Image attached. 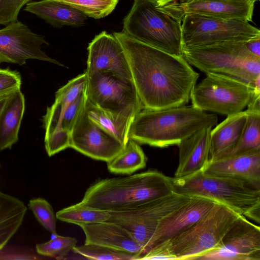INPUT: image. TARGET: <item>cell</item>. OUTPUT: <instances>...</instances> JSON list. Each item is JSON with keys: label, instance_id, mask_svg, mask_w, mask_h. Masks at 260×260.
Masks as SVG:
<instances>
[{"label": "cell", "instance_id": "obj_1", "mask_svg": "<svg viewBox=\"0 0 260 260\" xmlns=\"http://www.w3.org/2000/svg\"><path fill=\"white\" fill-rule=\"evenodd\" d=\"M113 34L124 50L144 108L160 110L188 103L200 74L183 56L150 46L123 31Z\"/></svg>", "mask_w": 260, "mask_h": 260}, {"label": "cell", "instance_id": "obj_2", "mask_svg": "<svg viewBox=\"0 0 260 260\" xmlns=\"http://www.w3.org/2000/svg\"><path fill=\"white\" fill-rule=\"evenodd\" d=\"M174 191L171 178L155 170L125 177L99 179L86 189L81 203L108 212L136 208Z\"/></svg>", "mask_w": 260, "mask_h": 260}, {"label": "cell", "instance_id": "obj_3", "mask_svg": "<svg viewBox=\"0 0 260 260\" xmlns=\"http://www.w3.org/2000/svg\"><path fill=\"white\" fill-rule=\"evenodd\" d=\"M218 117L192 105L164 110L142 108L131 124L129 138L159 148L178 145L198 130L217 125Z\"/></svg>", "mask_w": 260, "mask_h": 260}, {"label": "cell", "instance_id": "obj_4", "mask_svg": "<svg viewBox=\"0 0 260 260\" xmlns=\"http://www.w3.org/2000/svg\"><path fill=\"white\" fill-rule=\"evenodd\" d=\"M174 191L206 198L239 215L260 222V188L237 178L209 176L203 171L182 178H171Z\"/></svg>", "mask_w": 260, "mask_h": 260}, {"label": "cell", "instance_id": "obj_5", "mask_svg": "<svg viewBox=\"0 0 260 260\" xmlns=\"http://www.w3.org/2000/svg\"><path fill=\"white\" fill-rule=\"evenodd\" d=\"M240 215L216 203L187 230L148 253L143 259H197L215 249Z\"/></svg>", "mask_w": 260, "mask_h": 260}, {"label": "cell", "instance_id": "obj_6", "mask_svg": "<svg viewBox=\"0 0 260 260\" xmlns=\"http://www.w3.org/2000/svg\"><path fill=\"white\" fill-rule=\"evenodd\" d=\"M245 42L231 41L183 49V56L206 74L228 77L253 88L260 77V58L249 51Z\"/></svg>", "mask_w": 260, "mask_h": 260}, {"label": "cell", "instance_id": "obj_7", "mask_svg": "<svg viewBox=\"0 0 260 260\" xmlns=\"http://www.w3.org/2000/svg\"><path fill=\"white\" fill-rule=\"evenodd\" d=\"M122 31L150 46L183 56L181 22L149 0H134L123 19Z\"/></svg>", "mask_w": 260, "mask_h": 260}, {"label": "cell", "instance_id": "obj_8", "mask_svg": "<svg viewBox=\"0 0 260 260\" xmlns=\"http://www.w3.org/2000/svg\"><path fill=\"white\" fill-rule=\"evenodd\" d=\"M88 99L111 114L133 120L143 106L133 79L111 72H85Z\"/></svg>", "mask_w": 260, "mask_h": 260}, {"label": "cell", "instance_id": "obj_9", "mask_svg": "<svg viewBox=\"0 0 260 260\" xmlns=\"http://www.w3.org/2000/svg\"><path fill=\"white\" fill-rule=\"evenodd\" d=\"M183 49L226 42H247L260 37V30L249 22L225 19L193 13L181 19Z\"/></svg>", "mask_w": 260, "mask_h": 260}, {"label": "cell", "instance_id": "obj_10", "mask_svg": "<svg viewBox=\"0 0 260 260\" xmlns=\"http://www.w3.org/2000/svg\"><path fill=\"white\" fill-rule=\"evenodd\" d=\"M192 197L173 191L133 209L109 212L108 221L120 225L131 234L142 249L138 259H139L161 220L187 203Z\"/></svg>", "mask_w": 260, "mask_h": 260}, {"label": "cell", "instance_id": "obj_11", "mask_svg": "<svg viewBox=\"0 0 260 260\" xmlns=\"http://www.w3.org/2000/svg\"><path fill=\"white\" fill-rule=\"evenodd\" d=\"M206 75L192 90L190 100L193 106L227 116L242 111L247 107L252 87L224 76Z\"/></svg>", "mask_w": 260, "mask_h": 260}, {"label": "cell", "instance_id": "obj_12", "mask_svg": "<svg viewBox=\"0 0 260 260\" xmlns=\"http://www.w3.org/2000/svg\"><path fill=\"white\" fill-rule=\"evenodd\" d=\"M197 259L260 260V228L240 215L218 245Z\"/></svg>", "mask_w": 260, "mask_h": 260}, {"label": "cell", "instance_id": "obj_13", "mask_svg": "<svg viewBox=\"0 0 260 260\" xmlns=\"http://www.w3.org/2000/svg\"><path fill=\"white\" fill-rule=\"evenodd\" d=\"M48 45L43 36L33 32L28 27L16 20L0 29V63L23 65L27 59H35L62 66L41 49Z\"/></svg>", "mask_w": 260, "mask_h": 260}, {"label": "cell", "instance_id": "obj_14", "mask_svg": "<svg viewBox=\"0 0 260 260\" xmlns=\"http://www.w3.org/2000/svg\"><path fill=\"white\" fill-rule=\"evenodd\" d=\"M124 145L88 117L85 107L70 134V147L92 159L107 162Z\"/></svg>", "mask_w": 260, "mask_h": 260}, {"label": "cell", "instance_id": "obj_15", "mask_svg": "<svg viewBox=\"0 0 260 260\" xmlns=\"http://www.w3.org/2000/svg\"><path fill=\"white\" fill-rule=\"evenodd\" d=\"M254 3L249 1L179 0L157 7L181 22L187 13L250 22Z\"/></svg>", "mask_w": 260, "mask_h": 260}, {"label": "cell", "instance_id": "obj_16", "mask_svg": "<svg viewBox=\"0 0 260 260\" xmlns=\"http://www.w3.org/2000/svg\"><path fill=\"white\" fill-rule=\"evenodd\" d=\"M216 203L206 198L192 197L187 203L166 216L139 259H143L151 251L185 232L206 214Z\"/></svg>", "mask_w": 260, "mask_h": 260}, {"label": "cell", "instance_id": "obj_17", "mask_svg": "<svg viewBox=\"0 0 260 260\" xmlns=\"http://www.w3.org/2000/svg\"><path fill=\"white\" fill-rule=\"evenodd\" d=\"M87 50L86 72H111L132 79L124 50L113 34L102 31L89 43Z\"/></svg>", "mask_w": 260, "mask_h": 260}, {"label": "cell", "instance_id": "obj_18", "mask_svg": "<svg viewBox=\"0 0 260 260\" xmlns=\"http://www.w3.org/2000/svg\"><path fill=\"white\" fill-rule=\"evenodd\" d=\"M203 172L242 179L260 188V149L218 157L210 161Z\"/></svg>", "mask_w": 260, "mask_h": 260}, {"label": "cell", "instance_id": "obj_19", "mask_svg": "<svg viewBox=\"0 0 260 260\" xmlns=\"http://www.w3.org/2000/svg\"><path fill=\"white\" fill-rule=\"evenodd\" d=\"M212 128H202L177 145L179 161L174 178L185 177L203 171L209 162Z\"/></svg>", "mask_w": 260, "mask_h": 260}, {"label": "cell", "instance_id": "obj_20", "mask_svg": "<svg viewBox=\"0 0 260 260\" xmlns=\"http://www.w3.org/2000/svg\"><path fill=\"white\" fill-rule=\"evenodd\" d=\"M84 244L96 245L114 249L141 254L142 249L131 234L120 225L110 221L82 224Z\"/></svg>", "mask_w": 260, "mask_h": 260}, {"label": "cell", "instance_id": "obj_21", "mask_svg": "<svg viewBox=\"0 0 260 260\" xmlns=\"http://www.w3.org/2000/svg\"><path fill=\"white\" fill-rule=\"evenodd\" d=\"M247 118L246 111H242L228 116L212 129L209 161L218 158L235 146L241 136Z\"/></svg>", "mask_w": 260, "mask_h": 260}, {"label": "cell", "instance_id": "obj_22", "mask_svg": "<svg viewBox=\"0 0 260 260\" xmlns=\"http://www.w3.org/2000/svg\"><path fill=\"white\" fill-rule=\"evenodd\" d=\"M24 10L57 28L63 26H81L87 19V16L80 11L54 0L29 2Z\"/></svg>", "mask_w": 260, "mask_h": 260}, {"label": "cell", "instance_id": "obj_23", "mask_svg": "<svg viewBox=\"0 0 260 260\" xmlns=\"http://www.w3.org/2000/svg\"><path fill=\"white\" fill-rule=\"evenodd\" d=\"M24 110V96L19 89L12 94L0 114V151L17 142Z\"/></svg>", "mask_w": 260, "mask_h": 260}, {"label": "cell", "instance_id": "obj_24", "mask_svg": "<svg viewBox=\"0 0 260 260\" xmlns=\"http://www.w3.org/2000/svg\"><path fill=\"white\" fill-rule=\"evenodd\" d=\"M26 210L21 201L0 192V250L18 231Z\"/></svg>", "mask_w": 260, "mask_h": 260}, {"label": "cell", "instance_id": "obj_25", "mask_svg": "<svg viewBox=\"0 0 260 260\" xmlns=\"http://www.w3.org/2000/svg\"><path fill=\"white\" fill-rule=\"evenodd\" d=\"M88 118L117 138L124 145L128 141L132 119L106 112L93 104L87 98L85 105Z\"/></svg>", "mask_w": 260, "mask_h": 260}, {"label": "cell", "instance_id": "obj_26", "mask_svg": "<svg viewBox=\"0 0 260 260\" xmlns=\"http://www.w3.org/2000/svg\"><path fill=\"white\" fill-rule=\"evenodd\" d=\"M147 157L137 142L129 139L124 149L107 162L108 171L115 174L131 175L146 166Z\"/></svg>", "mask_w": 260, "mask_h": 260}, {"label": "cell", "instance_id": "obj_27", "mask_svg": "<svg viewBox=\"0 0 260 260\" xmlns=\"http://www.w3.org/2000/svg\"><path fill=\"white\" fill-rule=\"evenodd\" d=\"M57 219L80 226L82 224L108 221L110 213L81 202L63 208L56 213Z\"/></svg>", "mask_w": 260, "mask_h": 260}, {"label": "cell", "instance_id": "obj_28", "mask_svg": "<svg viewBox=\"0 0 260 260\" xmlns=\"http://www.w3.org/2000/svg\"><path fill=\"white\" fill-rule=\"evenodd\" d=\"M245 111L247 121L239 141L233 149L220 157L260 149V110Z\"/></svg>", "mask_w": 260, "mask_h": 260}, {"label": "cell", "instance_id": "obj_29", "mask_svg": "<svg viewBox=\"0 0 260 260\" xmlns=\"http://www.w3.org/2000/svg\"><path fill=\"white\" fill-rule=\"evenodd\" d=\"M72 7L86 16L99 19L110 14L119 0H54Z\"/></svg>", "mask_w": 260, "mask_h": 260}, {"label": "cell", "instance_id": "obj_30", "mask_svg": "<svg viewBox=\"0 0 260 260\" xmlns=\"http://www.w3.org/2000/svg\"><path fill=\"white\" fill-rule=\"evenodd\" d=\"M73 251L87 259L96 260H136L138 254L96 245L75 246Z\"/></svg>", "mask_w": 260, "mask_h": 260}, {"label": "cell", "instance_id": "obj_31", "mask_svg": "<svg viewBox=\"0 0 260 260\" xmlns=\"http://www.w3.org/2000/svg\"><path fill=\"white\" fill-rule=\"evenodd\" d=\"M77 242L75 238L57 235L48 242L37 244L36 248L40 255L61 259L73 251Z\"/></svg>", "mask_w": 260, "mask_h": 260}, {"label": "cell", "instance_id": "obj_32", "mask_svg": "<svg viewBox=\"0 0 260 260\" xmlns=\"http://www.w3.org/2000/svg\"><path fill=\"white\" fill-rule=\"evenodd\" d=\"M28 207L40 224L53 235L56 234V217L52 206L43 198H35L29 201Z\"/></svg>", "mask_w": 260, "mask_h": 260}, {"label": "cell", "instance_id": "obj_33", "mask_svg": "<svg viewBox=\"0 0 260 260\" xmlns=\"http://www.w3.org/2000/svg\"><path fill=\"white\" fill-rule=\"evenodd\" d=\"M87 74L78 75L59 88L55 93V102L61 104L65 109L83 92L86 90Z\"/></svg>", "mask_w": 260, "mask_h": 260}, {"label": "cell", "instance_id": "obj_34", "mask_svg": "<svg viewBox=\"0 0 260 260\" xmlns=\"http://www.w3.org/2000/svg\"><path fill=\"white\" fill-rule=\"evenodd\" d=\"M87 100L86 90L63 109L61 117L62 129L70 134L76 121L83 110Z\"/></svg>", "mask_w": 260, "mask_h": 260}, {"label": "cell", "instance_id": "obj_35", "mask_svg": "<svg viewBox=\"0 0 260 260\" xmlns=\"http://www.w3.org/2000/svg\"><path fill=\"white\" fill-rule=\"evenodd\" d=\"M32 0H0V24L5 26L17 20L21 8Z\"/></svg>", "mask_w": 260, "mask_h": 260}, {"label": "cell", "instance_id": "obj_36", "mask_svg": "<svg viewBox=\"0 0 260 260\" xmlns=\"http://www.w3.org/2000/svg\"><path fill=\"white\" fill-rule=\"evenodd\" d=\"M21 77L17 71L0 68V95L20 89Z\"/></svg>", "mask_w": 260, "mask_h": 260}, {"label": "cell", "instance_id": "obj_37", "mask_svg": "<svg viewBox=\"0 0 260 260\" xmlns=\"http://www.w3.org/2000/svg\"><path fill=\"white\" fill-rule=\"evenodd\" d=\"M245 45L252 55L260 58V37L246 42Z\"/></svg>", "mask_w": 260, "mask_h": 260}, {"label": "cell", "instance_id": "obj_38", "mask_svg": "<svg viewBox=\"0 0 260 260\" xmlns=\"http://www.w3.org/2000/svg\"><path fill=\"white\" fill-rule=\"evenodd\" d=\"M15 91L8 92L0 95V114L8 100Z\"/></svg>", "mask_w": 260, "mask_h": 260}, {"label": "cell", "instance_id": "obj_39", "mask_svg": "<svg viewBox=\"0 0 260 260\" xmlns=\"http://www.w3.org/2000/svg\"><path fill=\"white\" fill-rule=\"evenodd\" d=\"M152 2L156 6L160 7L166 5L175 0H149Z\"/></svg>", "mask_w": 260, "mask_h": 260}, {"label": "cell", "instance_id": "obj_40", "mask_svg": "<svg viewBox=\"0 0 260 260\" xmlns=\"http://www.w3.org/2000/svg\"><path fill=\"white\" fill-rule=\"evenodd\" d=\"M179 1V0H175V1ZM234 1H252V2H256L259 0H234Z\"/></svg>", "mask_w": 260, "mask_h": 260}]
</instances>
